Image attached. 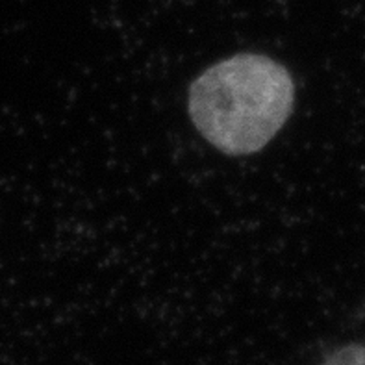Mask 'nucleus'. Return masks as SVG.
Returning a JSON list of instances; mask_svg holds the SVG:
<instances>
[{
    "instance_id": "obj_1",
    "label": "nucleus",
    "mask_w": 365,
    "mask_h": 365,
    "mask_svg": "<svg viewBox=\"0 0 365 365\" xmlns=\"http://www.w3.org/2000/svg\"><path fill=\"white\" fill-rule=\"evenodd\" d=\"M295 82L265 54L230 56L191 82L187 111L199 134L227 156H249L267 147L292 115Z\"/></svg>"
},
{
    "instance_id": "obj_2",
    "label": "nucleus",
    "mask_w": 365,
    "mask_h": 365,
    "mask_svg": "<svg viewBox=\"0 0 365 365\" xmlns=\"http://www.w3.org/2000/svg\"><path fill=\"white\" fill-rule=\"evenodd\" d=\"M319 365H365V343H347L330 352Z\"/></svg>"
}]
</instances>
